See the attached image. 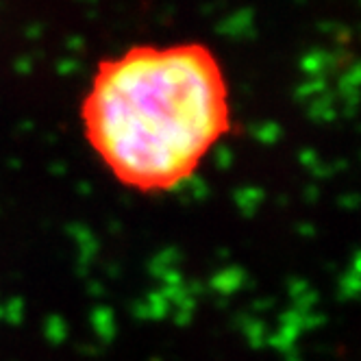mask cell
I'll use <instances>...</instances> for the list:
<instances>
[{
	"label": "cell",
	"instance_id": "1",
	"mask_svg": "<svg viewBox=\"0 0 361 361\" xmlns=\"http://www.w3.org/2000/svg\"><path fill=\"white\" fill-rule=\"evenodd\" d=\"M78 118L120 185L164 194L190 180L231 133V87L203 42L137 44L98 62Z\"/></svg>",
	"mask_w": 361,
	"mask_h": 361
}]
</instances>
